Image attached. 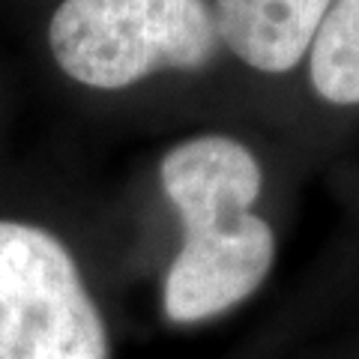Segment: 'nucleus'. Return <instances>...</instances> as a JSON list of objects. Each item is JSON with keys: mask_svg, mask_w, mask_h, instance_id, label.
Here are the masks:
<instances>
[{"mask_svg": "<svg viewBox=\"0 0 359 359\" xmlns=\"http://www.w3.org/2000/svg\"><path fill=\"white\" fill-rule=\"evenodd\" d=\"M261 165L224 135L177 144L162 159V186L183 219V249L165 276V318L198 323L249 299L276 261L273 228L252 212Z\"/></svg>", "mask_w": 359, "mask_h": 359, "instance_id": "f257e3e1", "label": "nucleus"}, {"mask_svg": "<svg viewBox=\"0 0 359 359\" xmlns=\"http://www.w3.org/2000/svg\"><path fill=\"white\" fill-rule=\"evenodd\" d=\"M219 42L207 0H63L48 25L60 69L99 90L129 87L162 69H201Z\"/></svg>", "mask_w": 359, "mask_h": 359, "instance_id": "f03ea898", "label": "nucleus"}, {"mask_svg": "<svg viewBox=\"0 0 359 359\" xmlns=\"http://www.w3.org/2000/svg\"><path fill=\"white\" fill-rule=\"evenodd\" d=\"M0 359H108V332L69 249L0 222Z\"/></svg>", "mask_w": 359, "mask_h": 359, "instance_id": "7ed1b4c3", "label": "nucleus"}, {"mask_svg": "<svg viewBox=\"0 0 359 359\" xmlns=\"http://www.w3.org/2000/svg\"><path fill=\"white\" fill-rule=\"evenodd\" d=\"M332 0H216L219 36L243 63L287 72L306 57Z\"/></svg>", "mask_w": 359, "mask_h": 359, "instance_id": "20e7f679", "label": "nucleus"}, {"mask_svg": "<svg viewBox=\"0 0 359 359\" xmlns=\"http://www.w3.org/2000/svg\"><path fill=\"white\" fill-rule=\"evenodd\" d=\"M309 51L318 96L332 105H359V0H332Z\"/></svg>", "mask_w": 359, "mask_h": 359, "instance_id": "39448f33", "label": "nucleus"}]
</instances>
